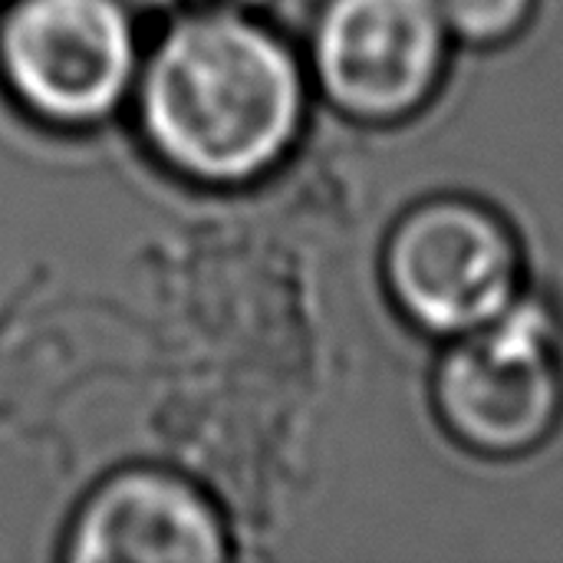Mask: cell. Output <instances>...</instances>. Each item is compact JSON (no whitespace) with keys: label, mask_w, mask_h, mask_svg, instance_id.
Masks as SVG:
<instances>
[{"label":"cell","mask_w":563,"mask_h":563,"mask_svg":"<svg viewBox=\"0 0 563 563\" xmlns=\"http://www.w3.org/2000/svg\"><path fill=\"white\" fill-rule=\"evenodd\" d=\"M135 96L155 152L208 185H241L284 162L307 115L290 46L231 7L175 20L139 66Z\"/></svg>","instance_id":"obj_1"},{"label":"cell","mask_w":563,"mask_h":563,"mask_svg":"<svg viewBox=\"0 0 563 563\" xmlns=\"http://www.w3.org/2000/svg\"><path fill=\"white\" fill-rule=\"evenodd\" d=\"M224 528L214 508L165 472H125L106 482L69 534L73 561H221Z\"/></svg>","instance_id":"obj_6"},{"label":"cell","mask_w":563,"mask_h":563,"mask_svg":"<svg viewBox=\"0 0 563 563\" xmlns=\"http://www.w3.org/2000/svg\"><path fill=\"white\" fill-rule=\"evenodd\" d=\"M139 66L125 0H10L0 16V76L53 125L109 119L135 92Z\"/></svg>","instance_id":"obj_2"},{"label":"cell","mask_w":563,"mask_h":563,"mask_svg":"<svg viewBox=\"0 0 563 563\" xmlns=\"http://www.w3.org/2000/svg\"><path fill=\"white\" fill-rule=\"evenodd\" d=\"M534 0H439L449 33L472 46L505 43L531 20Z\"/></svg>","instance_id":"obj_7"},{"label":"cell","mask_w":563,"mask_h":563,"mask_svg":"<svg viewBox=\"0 0 563 563\" xmlns=\"http://www.w3.org/2000/svg\"><path fill=\"white\" fill-rule=\"evenodd\" d=\"M125 3L148 7V10H172V7H181V3H188V0H125Z\"/></svg>","instance_id":"obj_8"},{"label":"cell","mask_w":563,"mask_h":563,"mask_svg":"<svg viewBox=\"0 0 563 563\" xmlns=\"http://www.w3.org/2000/svg\"><path fill=\"white\" fill-rule=\"evenodd\" d=\"M261 0H221V7H231V10H241V7H254Z\"/></svg>","instance_id":"obj_9"},{"label":"cell","mask_w":563,"mask_h":563,"mask_svg":"<svg viewBox=\"0 0 563 563\" xmlns=\"http://www.w3.org/2000/svg\"><path fill=\"white\" fill-rule=\"evenodd\" d=\"M449 36L439 0H327L313 30V69L343 115L393 122L426 106L439 86Z\"/></svg>","instance_id":"obj_5"},{"label":"cell","mask_w":563,"mask_h":563,"mask_svg":"<svg viewBox=\"0 0 563 563\" xmlns=\"http://www.w3.org/2000/svg\"><path fill=\"white\" fill-rule=\"evenodd\" d=\"M386 280L416 327L459 340L518 300L521 254L508 228L485 208L429 201L393 231Z\"/></svg>","instance_id":"obj_3"},{"label":"cell","mask_w":563,"mask_h":563,"mask_svg":"<svg viewBox=\"0 0 563 563\" xmlns=\"http://www.w3.org/2000/svg\"><path fill=\"white\" fill-rule=\"evenodd\" d=\"M435 393L449 429L472 449L515 455L538 445L561 406L551 317L515 300L488 327L459 336L439 366Z\"/></svg>","instance_id":"obj_4"}]
</instances>
